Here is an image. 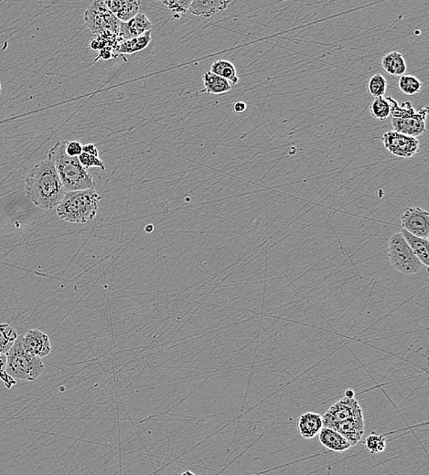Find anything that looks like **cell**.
<instances>
[{
    "label": "cell",
    "mask_w": 429,
    "mask_h": 475,
    "mask_svg": "<svg viewBox=\"0 0 429 475\" xmlns=\"http://www.w3.org/2000/svg\"><path fill=\"white\" fill-rule=\"evenodd\" d=\"M25 190L30 201L44 210L57 207L67 192L48 156L32 168L25 181Z\"/></svg>",
    "instance_id": "cell-1"
},
{
    "label": "cell",
    "mask_w": 429,
    "mask_h": 475,
    "mask_svg": "<svg viewBox=\"0 0 429 475\" xmlns=\"http://www.w3.org/2000/svg\"><path fill=\"white\" fill-rule=\"evenodd\" d=\"M66 140L56 142L47 154L54 165L64 188L67 192L94 188V179L81 164L78 157L66 154Z\"/></svg>",
    "instance_id": "cell-2"
},
{
    "label": "cell",
    "mask_w": 429,
    "mask_h": 475,
    "mask_svg": "<svg viewBox=\"0 0 429 475\" xmlns=\"http://www.w3.org/2000/svg\"><path fill=\"white\" fill-rule=\"evenodd\" d=\"M101 199L94 188L69 191L56 207V212L59 218L70 223H86L97 215Z\"/></svg>",
    "instance_id": "cell-3"
},
{
    "label": "cell",
    "mask_w": 429,
    "mask_h": 475,
    "mask_svg": "<svg viewBox=\"0 0 429 475\" xmlns=\"http://www.w3.org/2000/svg\"><path fill=\"white\" fill-rule=\"evenodd\" d=\"M6 373L15 381H34L44 370L41 358L30 355L24 350L22 336H18L12 347L6 354Z\"/></svg>",
    "instance_id": "cell-4"
},
{
    "label": "cell",
    "mask_w": 429,
    "mask_h": 475,
    "mask_svg": "<svg viewBox=\"0 0 429 475\" xmlns=\"http://www.w3.org/2000/svg\"><path fill=\"white\" fill-rule=\"evenodd\" d=\"M387 256L392 268L403 274H416L428 269L414 254L401 232L390 237Z\"/></svg>",
    "instance_id": "cell-5"
},
{
    "label": "cell",
    "mask_w": 429,
    "mask_h": 475,
    "mask_svg": "<svg viewBox=\"0 0 429 475\" xmlns=\"http://www.w3.org/2000/svg\"><path fill=\"white\" fill-rule=\"evenodd\" d=\"M86 26L94 34H119L120 21L106 8L103 1H94L85 14Z\"/></svg>",
    "instance_id": "cell-6"
},
{
    "label": "cell",
    "mask_w": 429,
    "mask_h": 475,
    "mask_svg": "<svg viewBox=\"0 0 429 475\" xmlns=\"http://www.w3.org/2000/svg\"><path fill=\"white\" fill-rule=\"evenodd\" d=\"M383 146L392 156L399 159H411L416 156L419 150L420 143L419 140L398 133V132H386L382 137Z\"/></svg>",
    "instance_id": "cell-7"
},
{
    "label": "cell",
    "mask_w": 429,
    "mask_h": 475,
    "mask_svg": "<svg viewBox=\"0 0 429 475\" xmlns=\"http://www.w3.org/2000/svg\"><path fill=\"white\" fill-rule=\"evenodd\" d=\"M401 228L417 237L428 239L429 213L428 210L419 207L408 208L401 216Z\"/></svg>",
    "instance_id": "cell-8"
},
{
    "label": "cell",
    "mask_w": 429,
    "mask_h": 475,
    "mask_svg": "<svg viewBox=\"0 0 429 475\" xmlns=\"http://www.w3.org/2000/svg\"><path fill=\"white\" fill-rule=\"evenodd\" d=\"M363 415V410L355 398H343L330 406L327 412L322 416V423L326 428L332 423Z\"/></svg>",
    "instance_id": "cell-9"
},
{
    "label": "cell",
    "mask_w": 429,
    "mask_h": 475,
    "mask_svg": "<svg viewBox=\"0 0 429 475\" xmlns=\"http://www.w3.org/2000/svg\"><path fill=\"white\" fill-rule=\"evenodd\" d=\"M326 428L332 429L333 431L339 432L346 438L350 446L357 445L363 438L366 425H364V418L363 416L348 418L339 423H332Z\"/></svg>",
    "instance_id": "cell-10"
},
{
    "label": "cell",
    "mask_w": 429,
    "mask_h": 475,
    "mask_svg": "<svg viewBox=\"0 0 429 475\" xmlns=\"http://www.w3.org/2000/svg\"><path fill=\"white\" fill-rule=\"evenodd\" d=\"M24 350L30 355L43 358L52 352V345L47 334L39 329H32L22 336Z\"/></svg>",
    "instance_id": "cell-11"
},
{
    "label": "cell",
    "mask_w": 429,
    "mask_h": 475,
    "mask_svg": "<svg viewBox=\"0 0 429 475\" xmlns=\"http://www.w3.org/2000/svg\"><path fill=\"white\" fill-rule=\"evenodd\" d=\"M428 115H420L412 118H392V130L406 136L415 137L421 136L427 130L426 119Z\"/></svg>",
    "instance_id": "cell-12"
},
{
    "label": "cell",
    "mask_w": 429,
    "mask_h": 475,
    "mask_svg": "<svg viewBox=\"0 0 429 475\" xmlns=\"http://www.w3.org/2000/svg\"><path fill=\"white\" fill-rule=\"evenodd\" d=\"M152 29V22L143 13H139L128 22H120L119 34L124 41L142 36Z\"/></svg>",
    "instance_id": "cell-13"
},
{
    "label": "cell",
    "mask_w": 429,
    "mask_h": 475,
    "mask_svg": "<svg viewBox=\"0 0 429 475\" xmlns=\"http://www.w3.org/2000/svg\"><path fill=\"white\" fill-rule=\"evenodd\" d=\"M232 1L223 0H193L190 3L189 12L201 18H211L216 14L223 12Z\"/></svg>",
    "instance_id": "cell-14"
},
{
    "label": "cell",
    "mask_w": 429,
    "mask_h": 475,
    "mask_svg": "<svg viewBox=\"0 0 429 475\" xmlns=\"http://www.w3.org/2000/svg\"><path fill=\"white\" fill-rule=\"evenodd\" d=\"M106 8L114 14L120 22H128L139 14V1H127V0H109L103 1Z\"/></svg>",
    "instance_id": "cell-15"
},
{
    "label": "cell",
    "mask_w": 429,
    "mask_h": 475,
    "mask_svg": "<svg viewBox=\"0 0 429 475\" xmlns=\"http://www.w3.org/2000/svg\"><path fill=\"white\" fill-rule=\"evenodd\" d=\"M298 428L303 438L311 440L316 437L323 428L322 416L315 412L304 413L299 417Z\"/></svg>",
    "instance_id": "cell-16"
},
{
    "label": "cell",
    "mask_w": 429,
    "mask_h": 475,
    "mask_svg": "<svg viewBox=\"0 0 429 475\" xmlns=\"http://www.w3.org/2000/svg\"><path fill=\"white\" fill-rule=\"evenodd\" d=\"M319 440L325 448L335 452H344L352 448L346 438L332 429L323 428L319 434Z\"/></svg>",
    "instance_id": "cell-17"
},
{
    "label": "cell",
    "mask_w": 429,
    "mask_h": 475,
    "mask_svg": "<svg viewBox=\"0 0 429 475\" xmlns=\"http://www.w3.org/2000/svg\"><path fill=\"white\" fill-rule=\"evenodd\" d=\"M401 234L405 238L406 243L410 247L412 251L416 254L419 260L426 267L429 265V241L428 239L419 238L410 234L406 230H401Z\"/></svg>",
    "instance_id": "cell-18"
},
{
    "label": "cell",
    "mask_w": 429,
    "mask_h": 475,
    "mask_svg": "<svg viewBox=\"0 0 429 475\" xmlns=\"http://www.w3.org/2000/svg\"><path fill=\"white\" fill-rule=\"evenodd\" d=\"M203 81L204 85L203 92L209 94L221 95L227 94L232 90V84L228 81L210 71L204 73Z\"/></svg>",
    "instance_id": "cell-19"
},
{
    "label": "cell",
    "mask_w": 429,
    "mask_h": 475,
    "mask_svg": "<svg viewBox=\"0 0 429 475\" xmlns=\"http://www.w3.org/2000/svg\"><path fill=\"white\" fill-rule=\"evenodd\" d=\"M382 67L389 75L399 76V77L405 75L408 70L405 58L399 52H391L383 56Z\"/></svg>",
    "instance_id": "cell-20"
},
{
    "label": "cell",
    "mask_w": 429,
    "mask_h": 475,
    "mask_svg": "<svg viewBox=\"0 0 429 475\" xmlns=\"http://www.w3.org/2000/svg\"><path fill=\"white\" fill-rule=\"evenodd\" d=\"M386 98L387 102L389 103L390 108H391V117L392 118H412L420 117V115H428V106H424L419 111H416L410 102H405L399 105L392 97Z\"/></svg>",
    "instance_id": "cell-21"
},
{
    "label": "cell",
    "mask_w": 429,
    "mask_h": 475,
    "mask_svg": "<svg viewBox=\"0 0 429 475\" xmlns=\"http://www.w3.org/2000/svg\"><path fill=\"white\" fill-rule=\"evenodd\" d=\"M151 39H152L151 32H148L137 38L122 41L117 47L116 54H133V53L141 52L148 46Z\"/></svg>",
    "instance_id": "cell-22"
},
{
    "label": "cell",
    "mask_w": 429,
    "mask_h": 475,
    "mask_svg": "<svg viewBox=\"0 0 429 475\" xmlns=\"http://www.w3.org/2000/svg\"><path fill=\"white\" fill-rule=\"evenodd\" d=\"M210 72L214 74L220 76V77L226 79L231 84H237L239 81L238 77L237 68L231 61L226 60H220L215 61L211 66Z\"/></svg>",
    "instance_id": "cell-23"
},
{
    "label": "cell",
    "mask_w": 429,
    "mask_h": 475,
    "mask_svg": "<svg viewBox=\"0 0 429 475\" xmlns=\"http://www.w3.org/2000/svg\"><path fill=\"white\" fill-rule=\"evenodd\" d=\"M18 336L15 329L6 323H0V354L6 355Z\"/></svg>",
    "instance_id": "cell-24"
},
{
    "label": "cell",
    "mask_w": 429,
    "mask_h": 475,
    "mask_svg": "<svg viewBox=\"0 0 429 475\" xmlns=\"http://www.w3.org/2000/svg\"><path fill=\"white\" fill-rule=\"evenodd\" d=\"M423 83L416 76L405 74L398 80V88L406 95H415L421 91Z\"/></svg>",
    "instance_id": "cell-25"
},
{
    "label": "cell",
    "mask_w": 429,
    "mask_h": 475,
    "mask_svg": "<svg viewBox=\"0 0 429 475\" xmlns=\"http://www.w3.org/2000/svg\"><path fill=\"white\" fill-rule=\"evenodd\" d=\"M370 112L372 118L378 121H386L391 117V108L386 97L375 98L371 105Z\"/></svg>",
    "instance_id": "cell-26"
},
{
    "label": "cell",
    "mask_w": 429,
    "mask_h": 475,
    "mask_svg": "<svg viewBox=\"0 0 429 475\" xmlns=\"http://www.w3.org/2000/svg\"><path fill=\"white\" fill-rule=\"evenodd\" d=\"M369 94L374 98L385 97L387 90V81L380 73L375 74L368 81L367 85Z\"/></svg>",
    "instance_id": "cell-27"
},
{
    "label": "cell",
    "mask_w": 429,
    "mask_h": 475,
    "mask_svg": "<svg viewBox=\"0 0 429 475\" xmlns=\"http://www.w3.org/2000/svg\"><path fill=\"white\" fill-rule=\"evenodd\" d=\"M366 444L372 454H380L386 448L385 435H377L372 432L366 438Z\"/></svg>",
    "instance_id": "cell-28"
},
{
    "label": "cell",
    "mask_w": 429,
    "mask_h": 475,
    "mask_svg": "<svg viewBox=\"0 0 429 475\" xmlns=\"http://www.w3.org/2000/svg\"><path fill=\"white\" fill-rule=\"evenodd\" d=\"M81 164L86 170L91 168H101L102 170H106V165L103 164L102 160H101L99 156H95L94 154H90L86 153H83L78 156Z\"/></svg>",
    "instance_id": "cell-29"
},
{
    "label": "cell",
    "mask_w": 429,
    "mask_h": 475,
    "mask_svg": "<svg viewBox=\"0 0 429 475\" xmlns=\"http://www.w3.org/2000/svg\"><path fill=\"white\" fill-rule=\"evenodd\" d=\"M162 4L167 6L170 10L175 14H183L189 11L192 0H162Z\"/></svg>",
    "instance_id": "cell-30"
},
{
    "label": "cell",
    "mask_w": 429,
    "mask_h": 475,
    "mask_svg": "<svg viewBox=\"0 0 429 475\" xmlns=\"http://www.w3.org/2000/svg\"><path fill=\"white\" fill-rule=\"evenodd\" d=\"M66 152L70 156L78 157L83 153V145L77 141H66Z\"/></svg>",
    "instance_id": "cell-31"
},
{
    "label": "cell",
    "mask_w": 429,
    "mask_h": 475,
    "mask_svg": "<svg viewBox=\"0 0 429 475\" xmlns=\"http://www.w3.org/2000/svg\"><path fill=\"white\" fill-rule=\"evenodd\" d=\"M83 153L94 154L95 156H99V152H98L97 145L94 144L83 145Z\"/></svg>",
    "instance_id": "cell-32"
},
{
    "label": "cell",
    "mask_w": 429,
    "mask_h": 475,
    "mask_svg": "<svg viewBox=\"0 0 429 475\" xmlns=\"http://www.w3.org/2000/svg\"><path fill=\"white\" fill-rule=\"evenodd\" d=\"M6 367H7V356L5 354H0V378L5 375Z\"/></svg>",
    "instance_id": "cell-33"
},
{
    "label": "cell",
    "mask_w": 429,
    "mask_h": 475,
    "mask_svg": "<svg viewBox=\"0 0 429 475\" xmlns=\"http://www.w3.org/2000/svg\"><path fill=\"white\" fill-rule=\"evenodd\" d=\"M246 109H248V105L246 103L241 102L240 101V102L235 103L234 111L237 112V114H242V112H246Z\"/></svg>",
    "instance_id": "cell-34"
},
{
    "label": "cell",
    "mask_w": 429,
    "mask_h": 475,
    "mask_svg": "<svg viewBox=\"0 0 429 475\" xmlns=\"http://www.w3.org/2000/svg\"><path fill=\"white\" fill-rule=\"evenodd\" d=\"M344 395H345V398H355V392H353L352 389H347L346 390H345Z\"/></svg>",
    "instance_id": "cell-35"
},
{
    "label": "cell",
    "mask_w": 429,
    "mask_h": 475,
    "mask_svg": "<svg viewBox=\"0 0 429 475\" xmlns=\"http://www.w3.org/2000/svg\"><path fill=\"white\" fill-rule=\"evenodd\" d=\"M181 475H194V474L192 473V472L187 471L182 473Z\"/></svg>",
    "instance_id": "cell-36"
},
{
    "label": "cell",
    "mask_w": 429,
    "mask_h": 475,
    "mask_svg": "<svg viewBox=\"0 0 429 475\" xmlns=\"http://www.w3.org/2000/svg\"><path fill=\"white\" fill-rule=\"evenodd\" d=\"M0 94H1V84H0Z\"/></svg>",
    "instance_id": "cell-37"
}]
</instances>
